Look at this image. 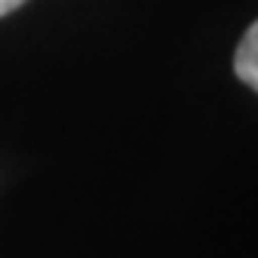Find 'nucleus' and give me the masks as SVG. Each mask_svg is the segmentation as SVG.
I'll use <instances>...</instances> for the list:
<instances>
[{
    "label": "nucleus",
    "instance_id": "f257e3e1",
    "mask_svg": "<svg viewBox=\"0 0 258 258\" xmlns=\"http://www.w3.org/2000/svg\"><path fill=\"white\" fill-rule=\"evenodd\" d=\"M233 72L236 78L249 84L258 94V19L246 28V34L239 38L236 53H233Z\"/></svg>",
    "mask_w": 258,
    "mask_h": 258
},
{
    "label": "nucleus",
    "instance_id": "f03ea898",
    "mask_svg": "<svg viewBox=\"0 0 258 258\" xmlns=\"http://www.w3.org/2000/svg\"><path fill=\"white\" fill-rule=\"evenodd\" d=\"M25 4V0H0V16H7V13H13V10H19Z\"/></svg>",
    "mask_w": 258,
    "mask_h": 258
}]
</instances>
